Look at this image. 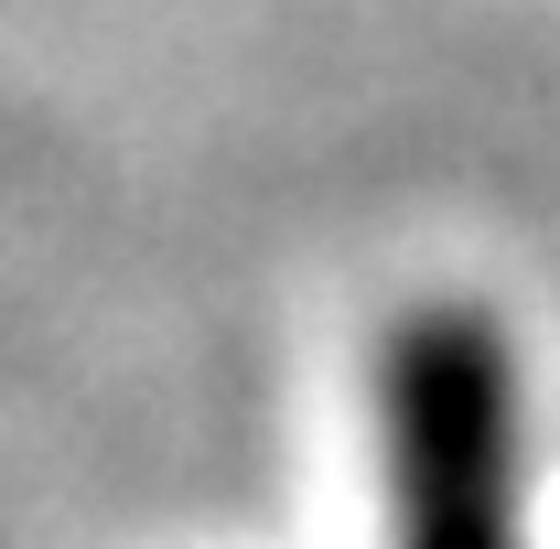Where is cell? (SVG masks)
<instances>
[{
	"instance_id": "1",
	"label": "cell",
	"mask_w": 560,
	"mask_h": 549,
	"mask_svg": "<svg viewBox=\"0 0 560 549\" xmlns=\"http://www.w3.org/2000/svg\"><path fill=\"white\" fill-rule=\"evenodd\" d=\"M388 517L399 549H517V388L475 313L388 335Z\"/></svg>"
}]
</instances>
